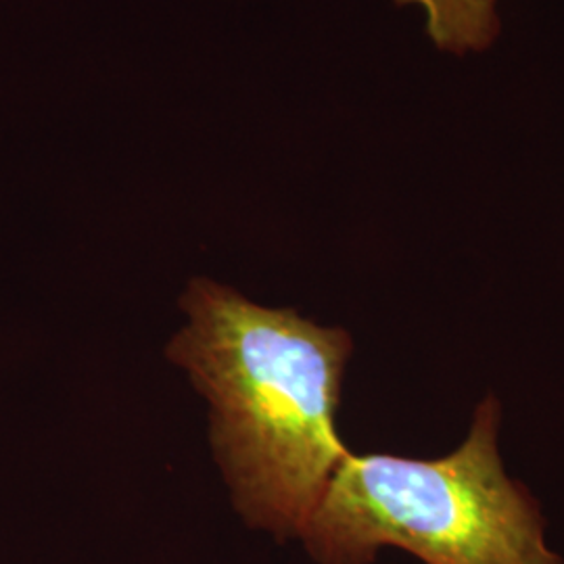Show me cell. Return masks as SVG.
Wrapping results in <instances>:
<instances>
[{"label":"cell","instance_id":"1","mask_svg":"<svg viewBox=\"0 0 564 564\" xmlns=\"http://www.w3.org/2000/svg\"><path fill=\"white\" fill-rule=\"evenodd\" d=\"M170 358L212 405V442L245 523L300 538L349 449L337 433L351 339L218 282H191Z\"/></svg>","mask_w":564,"mask_h":564},{"label":"cell","instance_id":"2","mask_svg":"<svg viewBox=\"0 0 564 564\" xmlns=\"http://www.w3.org/2000/svg\"><path fill=\"white\" fill-rule=\"evenodd\" d=\"M500 424L487 395L444 458L349 452L297 540L318 564H372L383 547L423 564H564L538 500L506 473Z\"/></svg>","mask_w":564,"mask_h":564},{"label":"cell","instance_id":"3","mask_svg":"<svg viewBox=\"0 0 564 564\" xmlns=\"http://www.w3.org/2000/svg\"><path fill=\"white\" fill-rule=\"evenodd\" d=\"M419 4L424 11L426 36L452 55L484 53L500 36V0H393Z\"/></svg>","mask_w":564,"mask_h":564}]
</instances>
